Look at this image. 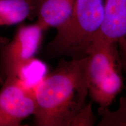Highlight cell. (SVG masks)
Returning a JSON list of instances; mask_svg holds the SVG:
<instances>
[{
    "label": "cell",
    "mask_w": 126,
    "mask_h": 126,
    "mask_svg": "<svg viewBox=\"0 0 126 126\" xmlns=\"http://www.w3.org/2000/svg\"><path fill=\"white\" fill-rule=\"evenodd\" d=\"M89 57L70 61L60 59L34 91V124L38 126H73L86 106Z\"/></svg>",
    "instance_id": "1"
},
{
    "label": "cell",
    "mask_w": 126,
    "mask_h": 126,
    "mask_svg": "<svg viewBox=\"0 0 126 126\" xmlns=\"http://www.w3.org/2000/svg\"><path fill=\"white\" fill-rule=\"evenodd\" d=\"M105 0H75L71 15L57 28L54 39L47 46L49 57L66 56L78 59L86 52L103 17Z\"/></svg>",
    "instance_id": "2"
},
{
    "label": "cell",
    "mask_w": 126,
    "mask_h": 126,
    "mask_svg": "<svg viewBox=\"0 0 126 126\" xmlns=\"http://www.w3.org/2000/svg\"><path fill=\"white\" fill-rule=\"evenodd\" d=\"M43 26L36 22L22 25L16 30L12 40L0 37V81L15 76L20 65L34 57L42 41Z\"/></svg>",
    "instance_id": "3"
},
{
    "label": "cell",
    "mask_w": 126,
    "mask_h": 126,
    "mask_svg": "<svg viewBox=\"0 0 126 126\" xmlns=\"http://www.w3.org/2000/svg\"><path fill=\"white\" fill-rule=\"evenodd\" d=\"M34 92L25 88L15 76L8 77L0 89V126H19L33 115Z\"/></svg>",
    "instance_id": "4"
},
{
    "label": "cell",
    "mask_w": 126,
    "mask_h": 126,
    "mask_svg": "<svg viewBox=\"0 0 126 126\" xmlns=\"http://www.w3.org/2000/svg\"><path fill=\"white\" fill-rule=\"evenodd\" d=\"M126 34V0H105L103 19L91 44L117 43L124 48Z\"/></svg>",
    "instance_id": "5"
},
{
    "label": "cell",
    "mask_w": 126,
    "mask_h": 126,
    "mask_svg": "<svg viewBox=\"0 0 126 126\" xmlns=\"http://www.w3.org/2000/svg\"><path fill=\"white\" fill-rule=\"evenodd\" d=\"M75 0H42L37 10V22L45 30L64 25L71 15Z\"/></svg>",
    "instance_id": "6"
},
{
    "label": "cell",
    "mask_w": 126,
    "mask_h": 126,
    "mask_svg": "<svg viewBox=\"0 0 126 126\" xmlns=\"http://www.w3.org/2000/svg\"><path fill=\"white\" fill-rule=\"evenodd\" d=\"M121 64L111 68L94 87L88 90L92 100L101 108H108L123 86Z\"/></svg>",
    "instance_id": "7"
},
{
    "label": "cell",
    "mask_w": 126,
    "mask_h": 126,
    "mask_svg": "<svg viewBox=\"0 0 126 126\" xmlns=\"http://www.w3.org/2000/svg\"><path fill=\"white\" fill-rule=\"evenodd\" d=\"M42 0H0V26L12 25L36 17Z\"/></svg>",
    "instance_id": "8"
},
{
    "label": "cell",
    "mask_w": 126,
    "mask_h": 126,
    "mask_svg": "<svg viewBox=\"0 0 126 126\" xmlns=\"http://www.w3.org/2000/svg\"><path fill=\"white\" fill-rule=\"evenodd\" d=\"M45 63L33 57L23 63L15 77L26 89L34 92L36 88L47 74Z\"/></svg>",
    "instance_id": "9"
},
{
    "label": "cell",
    "mask_w": 126,
    "mask_h": 126,
    "mask_svg": "<svg viewBox=\"0 0 126 126\" xmlns=\"http://www.w3.org/2000/svg\"><path fill=\"white\" fill-rule=\"evenodd\" d=\"M120 109L115 112L108 110L107 108L99 109V112L102 116V121L99 126H126V98L121 99Z\"/></svg>",
    "instance_id": "10"
},
{
    "label": "cell",
    "mask_w": 126,
    "mask_h": 126,
    "mask_svg": "<svg viewBox=\"0 0 126 126\" xmlns=\"http://www.w3.org/2000/svg\"><path fill=\"white\" fill-rule=\"evenodd\" d=\"M94 118L92 111L91 103L86 105L79 114L75 119L74 126H93L94 123Z\"/></svg>",
    "instance_id": "11"
}]
</instances>
